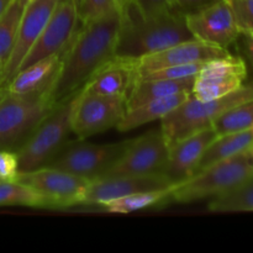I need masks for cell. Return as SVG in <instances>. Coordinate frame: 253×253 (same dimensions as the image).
Listing matches in <instances>:
<instances>
[{"label":"cell","mask_w":253,"mask_h":253,"mask_svg":"<svg viewBox=\"0 0 253 253\" xmlns=\"http://www.w3.org/2000/svg\"><path fill=\"white\" fill-rule=\"evenodd\" d=\"M121 25V7L83 22L62 53L61 66L51 88L56 105L73 96L85 82L115 57Z\"/></svg>","instance_id":"obj_1"},{"label":"cell","mask_w":253,"mask_h":253,"mask_svg":"<svg viewBox=\"0 0 253 253\" xmlns=\"http://www.w3.org/2000/svg\"><path fill=\"white\" fill-rule=\"evenodd\" d=\"M120 7L121 25L115 47V57L119 58L136 61L194 39L185 14L178 7L153 15H141L128 1Z\"/></svg>","instance_id":"obj_2"},{"label":"cell","mask_w":253,"mask_h":253,"mask_svg":"<svg viewBox=\"0 0 253 253\" xmlns=\"http://www.w3.org/2000/svg\"><path fill=\"white\" fill-rule=\"evenodd\" d=\"M253 99V83L244 84L236 91L202 101L190 95L161 120V130L168 145L211 127L212 123L229 109Z\"/></svg>","instance_id":"obj_3"},{"label":"cell","mask_w":253,"mask_h":253,"mask_svg":"<svg viewBox=\"0 0 253 253\" xmlns=\"http://www.w3.org/2000/svg\"><path fill=\"white\" fill-rule=\"evenodd\" d=\"M253 174V150L219 161L188 179L174 184L170 199L178 203H192L211 199L236 187Z\"/></svg>","instance_id":"obj_4"},{"label":"cell","mask_w":253,"mask_h":253,"mask_svg":"<svg viewBox=\"0 0 253 253\" xmlns=\"http://www.w3.org/2000/svg\"><path fill=\"white\" fill-rule=\"evenodd\" d=\"M56 106L49 90L27 95L6 91L0 100V151L16 152Z\"/></svg>","instance_id":"obj_5"},{"label":"cell","mask_w":253,"mask_h":253,"mask_svg":"<svg viewBox=\"0 0 253 253\" xmlns=\"http://www.w3.org/2000/svg\"><path fill=\"white\" fill-rule=\"evenodd\" d=\"M74 95L59 103L16 151L20 174L46 167L66 146L67 138L72 132L71 116Z\"/></svg>","instance_id":"obj_6"},{"label":"cell","mask_w":253,"mask_h":253,"mask_svg":"<svg viewBox=\"0 0 253 253\" xmlns=\"http://www.w3.org/2000/svg\"><path fill=\"white\" fill-rule=\"evenodd\" d=\"M126 111V101L119 98L78 90L72 105V132L81 140L118 126Z\"/></svg>","instance_id":"obj_7"},{"label":"cell","mask_w":253,"mask_h":253,"mask_svg":"<svg viewBox=\"0 0 253 253\" xmlns=\"http://www.w3.org/2000/svg\"><path fill=\"white\" fill-rule=\"evenodd\" d=\"M169 145L162 130H151L140 137L128 141L123 155L100 178L158 174L167 161Z\"/></svg>","instance_id":"obj_8"},{"label":"cell","mask_w":253,"mask_h":253,"mask_svg":"<svg viewBox=\"0 0 253 253\" xmlns=\"http://www.w3.org/2000/svg\"><path fill=\"white\" fill-rule=\"evenodd\" d=\"M130 141V140H128ZM128 141L118 143H73L64 146L47 167L58 168L85 179L100 178L125 151Z\"/></svg>","instance_id":"obj_9"},{"label":"cell","mask_w":253,"mask_h":253,"mask_svg":"<svg viewBox=\"0 0 253 253\" xmlns=\"http://www.w3.org/2000/svg\"><path fill=\"white\" fill-rule=\"evenodd\" d=\"M17 180L36 190L46 200L48 208L83 204L91 183V180L83 177L47 166L20 174Z\"/></svg>","instance_id":"obj_10"},{"label":"cell","mask_w":253,"mask_h":253,"mask_svg":"<svg viewBox=\"0 0 253 253\" xmlns=\"http://www.w3.org/2000/svg\"><path fill=\"white\" fill-rule=\"evenodd\" d=\"M78 0H59L20 69L46 57L63 53L78 30Z\"/></svg>","instance_id":"obj_11"},{"label":"cell","mask_w":253,"mask_h":253,"mask_svg":"<svg viewBox=\"0 0 253 253\" xmlns=\"http://www.w3.org/2000/svg\"><path fill=\"white\" fill-rule=\"evenodd\" d=\"M247 78L246 62L241 57L229 56L210 59L203 64L194 79L192 96L202 101L221 98L236 91Z\"/></svg>","instance_id":"obj_12"},{"label":"cell","mask_w":253,"mask_h":253,"mask_svg":"<svg viewBox=\"0 0 253 253\" xmlns=\"http://www.w3.org/2000/svg\"><path fill=\"white\" fill-rule=\"evenodd\" d=\"M185 21L195 40L224 48L241 35L230 0H217L204 9L185 14Z\"/></svg>","instance_id":"obj_13"},{"label":"cell","mask_w":253,"mask_h":253,"mask_svg":"<svg viewBox=\"0 0 253 253\" xmlns=\"http://www.w3.org/2000/svg\"><path fill=\"white\" fill-rule=\"evenodd\" d=\"M58 1L59 0H31L27 4L20 22L16 41L2 71L0 86L6 88L12 77L19 72L25 57L39 40Z\"/></svg>","instance_id":"obj_14"},{"label":"cell","mask_w":253,"mask_h":253,"mask_svg":"<svg viewBox=\"0 0 253 253\" xmlns=\"http://www.w3.org/2000/svg\"><path fill=\"white\" fill-rule=\"evenodd\" d=\"M229 54L230 52L227 48L193 39L180 42L156 53L141 57L133 61V64H135L136 78H137L141 74L148 73L156 69L172 66H183V64L203 63V62L221 58Z\"/></svg>","instance_id":"obj_15"},{"label":"cell","mask_w":253,"mask_h":253,"mask_svg":"<svg viewBox=\"0 0 253 253\" xmlns=\"http://www.w3.org/2000/svg\"><path fill=\"white\" fill-rule=\"evenodd\" d=\"M173 183L162 174L116 175L91 180L83 205L103 207L105 203L125 195L147 190L170 189Z\"/></svg>","instance_id":"obj_16"},{"label":"cell","mask_w":253,"mask_h":253,"mask_svg":"<svg viewBox=\"0 0 253 253\" xmlns=\"http://www.w3.org/2000/svg\"><path fill=\"white\" fill-rule=\"evenodd\" d=\"M216 136L214 128L209 127L170 145L167 161L160 174L173 184H178L192 177L202 160L203 153Z\"/></svg>","instance_id":"obj_17"},{"label":"cell","mask_w":253,"mask_h":253,"mask_svg":"<svg viewBox=\"0 0 253 253\" xmlns=\"http://www.w3.org/2000/svg\"><path fill=\"white\" fill-rule=\"evenodd\" d=\"M135 83L136 69L133 61L114 57L100 67L79 90L126 101Z\"/></svg>","instance_id":"obj_18"},{"label":"cell","mask_w":253,"mask_h":253,"mask_svg":"<svg viewBox=\"0 0 253 253\" xmlns=\"http://www.w3.org/2000/svg\"><path fill=\"white\" fill-rule=\"evenodd\" d=\"M61 59L62 54H53L20 69L5 89L9 93L19 95L51 91L61 66Z\"/></svg>","instance_id":"obj_19"},{"label":"cell","mask_w":253,"mask_h":253,"mask_svg":"<svg viewBox=\"0 0 253 253\" xmlns=\"http://www.w3.org/2000/svg\"><path fill=\"white\" fill-rule=\"evenodd\" d=\"M190 95H192L190 93L175 94V95L166 96V98L153 99V100L140 104L135 108L126 109L125 114L116 128L121 132H126V131L135 130L140 126L152 123V121L162 120L166 115L178 108Z\"/></svg>","instance_id":"obj_20"},{"label":"cell","mask_w":253,"mask_h":253,"mask_svg":"<svg viewBox=\"0 0 253 253\" xmlns=\"http://www.w3.org/2000/svg\"><path fill=\"white\" fill-rule=\"evenodd\" d=\"M197 77V76H195ZM195 77L182 79H145L136 81L126 99V109L135 108L153 99L166 98L175 94L190 93Z\"/></svg>","instance_id":"obj_21"},{"label":"cell","mask_w":253,"mask_h":253,"mask_svg":"<svg viewBox=\"0 0 253 253\" xmlns=\"http://www.w3.org/2000/svg\"><path fill=\"white\" fill-rule=\"evenodd\" d=\"M250 150H253V127L216 136V138L208 146L205 152L203 153V157L194 174L219 161L226 160Z\"/></svg>","instance_id":"obj_22"},{"label":"cell","mask_w":253,"mask_h":253,"mask_svg":"<svg viewBox=\"0 0 253 253\" xmlns=\"http://www.w3.org/2000/svg\"><path fill=\"white\" fill-rule=\"evenodd\" d=\"M211 212L253 211V174L227 192L210 199Z\"/></svg>","instance_id":"obj_23"},{"label":"cell","mask_w":253,"mask_h":253,"mask_svg":"<svg viewBox=\"0 0 253 253\" xmlns=\"http://www.w3.org/2000/svg\"><path fill=\"white\" fill-rule=\"evenodd\" d=\"M170 190H172V188L170 189L133 193V194L110 200V202L105 203L103 208L105 211L111 212V214H131V212L155 207L158 203H162L163 200L168 199L170 195Z\"/></svg>","instance_id":"obj_24"},{"label":"cell","mask_w":253,"mask_h":253,"mask_svg":"<svg viewBox=\"0 0 253 253\" xmlns=\"http://www.w3.org/2000/svg\"><path fill=\"white\" fill-rule=\"evenodd\" d=\"M27 5L22 0H11L0 16V58L6 63L16 41L20 22Z\"/></svg>","instance_id":"obj_25"},{"label":"cell","mask_w":253,"mask_h":253,"mask_svg":"<svg viewBox=\"0 0 253 253\" xmlns=\"http://www.w3.org/2000/svg\"><path fill=\"white\" fill-rule=\"evenodd\" d=\"M217 136L226 133L237 132V131L249 130L253 127V99L239 104L234 108L222 113L216 120L212 123Z\"/></svg>","instance_id":"obj_26"},{"label":"cell","mask_w":253,"mask_h":253,"mask_svg":"<svg viewBox=\"0 0 253 253\" xmlns=\"http://www.w3.org/2000/svg\"><path fill=\"white\" fill-rule=\"evenodd\" d=\"M48 208L39 193L29 185L19 182H0V207Z\"/></svg>","instance_id":"obj_27"},{"label":"cell","mask_w":253,"mask_h":253,"mask_svg":"<svg viewBox=\"0 0 253 253\" xmlns=\"http://www.w3.org/2000/svg\"><path fill=\"white\" fill-rule=\"evenodd\" d=\"M203 63H192L183 64V66H172L166 68L156 69V71L148 72V73L141 74L136 78V81H145V79H182L195 77L202 69Z\"/></svg>","instance_id":"obj_28"},{"label":"cell","mask_w":253,"mask_h":253,"mask_svg":"<svg viewBox=\"0 0 253 253\" xmlns=\"http://www.w3.org/2000/svg\"><path fill=\"white\" fill-rule=\"evenodd\" d=\"M118 6V0H78L79 21L83 24L96 19Z\"/></svg>","instance_id":"obj_29"},{"label":"cell","mask_w":253,"mask_h":253,"mask_svg":"<svg viewBox=\"0 0 253 253\" xmlns=\"http://www.w3.org/2000/svg\"><path fill=\"white\" fill-rule=\"evenodd\" d=\"M240 32H253V0H230Z\"/></svg>","instance_id":"obj_30"},{"label":"cell","mask_w":253,"mask_h":253,"mask_svg":"<svg viewBox=\"0 0 253 253\" xmlns=\"http://www.w3.org/2000/svg\"><path fill=\"white\" fill-rule=\"evenodd\" d=\"M19 160L15 151H0V182H16L19 179Z\"/></svg>","instance_id":"obj_31"},{"label":"cell","mask_w":253,"mask_h":253,"mask_svg":"<svg viewBox=\"0 0 253 253\" xmlns=\"http://www.w3.org/2000/svg\"><path fill=\"white\" fill-rule=\"evenodd\" d=\"M141 15H153L174 9L175 0H126ZM125 1V2H126Z\"/></svg>","instance_id":"obj_32"},{"label":"cell","mask_w":253,"mask_h":253,"mask_svg":"<svg viewBox=\"0 0 253 253\" xmlns=\"http://www.w3.org/2000/svg\"><path fill=\"white\" fill-rule=\"evenodd\" d=\"M215 1L217 0H175V6L182 10L184 14H189L204 9L205 6H209Z\"/></svg>","instance_id":"obj_33"},{"label":"cell","mask_w":253,"mask_h":253,"mask_svg":"<svg viewBox=\"0 0 253 253\" xmlns=\"http://www.w3.org/2000/svg\"><path fill=\"white\" fill-rule=\"evenodd\" d=\"M239 39L241 40L244 54L250 62V66L253 71V32H242Z\"/></svg>","instance_id":"obj_34"},{"label":"cell","mask_w":253,"mask_h":253,"mask_svg":"<svg viewBox=\"0 0 253 253\" xmlns=\"http://www.w3.org/2000/svg\"><path fill=\"white\" fill-rule=\"evenodd\" d=\"M10 2H11V0H0V16H1L2 12L6 10V7L9 6Z\"/></svg>","instance_id":"obj_35"},{"label":"cell","mask_w":253,"mask_h":253,"mask_svg":"<svg viewBox=\"0 0 253 253\" xmlns=\"http://www.w3.org/2000/svg\"><path fill=\"white\" fill-rule=\"evenodd\" d=\"M4 67H5V61L2 58H0V79H1V74H2V71H4Z\"/></svg>","instance_id":"obj_36"},{"label":"cell","mask_w":253,"mask_h":253,"mask_svg":"<svg viewBox=\"0 0 253 253\" xmlns=\"http://www.w3.org/2000/svg\"><path fill=\"white\" fill-rule=\"evenodd\" d=\"M5 94H6V89L2 88V86H0V100H1V99L4 98Z\"/></svg>","instance_id":"obj_37"},{"label":"cell","mask_w":253,"mask_h":253,"mask_svg":"<svg viewBox=\"0 0 253 253\" xmlns=\"http://www.w3.org/2000/svg\"><path fill=\"white\" fill-rule=\"evenodd\" d=\"M126 0H118V4H119V6H121V5L124 4V2H125Z\"/></svg>","instance_id":"obj_38"},{"label":"cell","mask_w":253,"mask_h":253,"mask_svg":"<svg viewBox=\"0 0 253 253\" xmlns=\"http://www.w3.org/2000/svg\"><path fill=\"white\" fill-rule=\"evenodd\" d=\"M22 1H24V2H25V4H26V5H27V4H29V2H30V1H31V0H22Z\"/></svg>","instance_id":"obj_39"}]
</instances>
